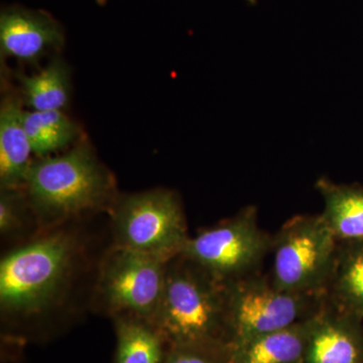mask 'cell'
<instances>
[{
	"label": "cell",
	"mask_w": 363,
	"mask_h": 363,
	"mask_svg": "<svg viewBox=\"0 0 363 363\" xmlns=\"http://www.w3.org/2000/svg\"><path fill=\"white\" fill-rule=\"evenodd\" d=\"M23 189L35 220L44 226L111 210L118 196L111 171L84 138L61 154L33 160Z\"/></svg>",
	"instance_id": "6da1fadb"
},
{
	"label": "cell",
	"mask_w": 363,
	"mask_h": 363,
	"mask_svg": "<svg viewBox=\"0 0 363 363\" xmlns=\"http://www.w3.org/2000/svg\"><path fill=\"white\" fill-rule=\"evenodd\" d=\"M78 242L65 231L45 233L7 252L0 262V309L6 318L47 311L65 291Z\"/></svg>",
	"instance_id": "7a4b0ae2"
},
{
	"label": "cell",
	"mask_w": 363,
	"mask_h": 363,
	"mask_svg": "<svg viewBox=\"0 0 363 363\" xmlns=\"http://www.w3.org/2000/svg\"><path fill=\"white\" fill-rule=\"evenodd\" d=\"M226 317L225 283L184 255L169 260L154 321L169 345L226 346Z\"/></svg>",
	"instance_id": "3957f363"
},
{
	"label": "cell",
	"mask_w": 363,
	"mask_h": 363,
	"mask_svg": "<svg viewBox=\"0 0 363 363\" xmlns=\"http://www.w3.org/2000/svg\"><path fill=\"white\" fill-rule=\"evenodd\" d=\"M338 245L322 214L296 215L272 235L269 278L286 292L325 296Z\"/></svg>",
	"instance_id": "277c9868"
},
{
	"label": "cell",
	"mask_w": 363,
	"mask_h": 363,
	"mask_svg": "<svg viewBox=\"0 0 363 363\" xmlns=\"http://www.w3.org/2000/svg\"><path fill=\"white\" fill-rule=\"evenodd\" d=\"M114 245L169 262L190 238L179 195L159 188L118 195L109 210Z\"/></svg>",
	"instance_id": "5b68a950"
},
{
	"label": "cell",
	"mask_w": 363,
	"mask_h": 363,
	"mask_svg": "<svg viewBox=\"0 0 363 363\" xmlns=\"http://www.w3.org/2000/svg\"><path fill=\"white\" fill-rule=\"evenodd\" d=\"M226 346L288 328L312 317L325 296L281 290L262 272L226 284Z\"/></svg>",
	"instance_id": "8992f818"
},
{
	"label": "cell",
	"mask_w": 363,
	"mask_h": 363,
	"mask_svg": "<svg viewBox=\"0 0 363 363\" xmlns=\"http://www.w3.org/2000/svg\"><path fill=\"white\" fill-rule=\"evenodd\" d=\"M272 241V234L259 225L257 208L247 206L190 236L181 255L228 284L262 272Z\"/></svg>",
	"instance_id": "52a82bcc"
},
{
	"label": "cell",
	"mask_w": 363,
	"mask_h": 363,
	"mask_svg": "<svg viewBox=\"0 0 363 363\" xmlns=\"http://www.w3.org/2000/svg\"><path fill=\"white\" fill-rule=\"evenodd\" d=\"M169 262L114 245L99 267L97 296L111 317L128 315L154 323Z\"/></svg>",
	"instance_id": "ba28073f"
},
{
	"label": "cell",
	"mask_w": 363,
	"mask_h": 363,
	"mask_svg": "<svg viewBox=\"0 0 363 363\" xmlns=\"http://www.w3.org/2000/svg\"><path fill=\"white\" fill-rule=\"evenodd\" d=\"M65 33L58 21L45 11L9 6L0 14V52L2 58L35 64L59 50Z\"/></svg>",
	"instance_id": "9c48e42d"
},
{
	"label": "cell",
	"mask_w": 363,
	"mask_h": 363,
	"mask_svg": "<svg viewBox=\"0 0 363 363\" xmlns=\"http://www.w3.org/2000/svg\"><path fill=\"white\" fill-rule=\"evenodd\" d=\"M362 320L325 300L310 319L305 363H363Z\"/></svg>",
	"instance_id": "30bf717a"
},
{
	"label": "cell",
	"mask_w": 363,
	"mask_h": 363,
	"mask_svg": "<svg viewBox=\"0 0 363 363\" xmlns=\"http://www.w3.org/2000/svg\"><path fill=\"white\" fill-rule=\"evenodd\" d=\"M23 100L6 93L0 105V189H23L33 155L23 124Z\"/></svg>",
	"instance_id": "8fae6325"
},
{
	"label": "cell",
	"mask_w": 363,
	"mask_h": 363,
	"mask_svg": "<svg viewBox=\"0 0 363 363\" xmlns=\"http://www.w3.org/2000/svg\"><path fill=\"white\" fill-rule=\"evenodd\" d=\"M310 319L227 348L228 363H305Z\"/></svg>",
	"instance_id": "7c38bea8"
},
{
	"label": "cell",
	"mask_w": 363,
	"mask_h": 363,
	"mask_svg": "<svg viewBox=\"0 0 363 363\" xmlns=\"http://www.w3.org/2000/svg\"><path fill=\"white\" fill-rule=\"evenodd\" d=\"M325 300L363 319V240L339 241Z\"/></svg>",
	"instance_id": "4fadbf2b"
},
{
	"label": "cell",
	"mask_w": 363,
	"mask_h": 363,
	"mask_svg": "<svg viewBox=\"0 0 363 363\" xmlns=\"http://www.w3.org/2000/svg\"><path fill=\"white\" fill-rule=\"evenodd\" d=\"M315 188L323 198L322 216L338 241L363 240V187L320 178Z\"/></svg>",
	"instance_id": "5bb4252c"
},
{
	"label": "cell",
	"mask_w": 363,
	"mask_h": 363,
	"mask_svg": "<svg viewBox=\"0 0 363 363\" xmlns=\"http://www.w3.org/2000/svg\"><path fill=\"white\" fill-rule=\"evenodd\" d=\"M20 96L30 111H64L71 97L69 67L60 57H55L37 73L18 75Z\"/></svg>",
	"instance_id": "9a60e30c"
},
{
	"label": "cell",
	"mask_w": 363,
	"mask_h": 363,
	"mask_svg": "<svg viewBox=\"0 0 363 363\" xmlns=\"http://www.w3.org/2000/svg\"><path fill=\"white\" fill-rule=\"evenodd\" d=\"M116 363H162L169 343L156 325L140 318L114 316Z\"/></svg>",
	"instance_id": "2e32d148"
},
{
	"label": "cell",
	"mask_w": 363,
	"mask_h": 363,
	"mask_svg": "<svg viewBox=\"0 0 363 363\" xmlns=\"http://www.w3.org/2000/svg\"><path fill=\"white\" fill-rule=\"evenodd\" d=\"M23 124L37 157L58 155L82 140L78 124L64 111H26Z\"/></svg>",
	"instance_id": "e0dca14e"
},
{
	"label": "cell",
	"mask_w": 363,
	"mask_h": 363,
	"mask_svg": "<svg viewBox=\"0 0 363 363\" xmlns=\"http://www.w3.org/2000/svg\"><path fill=\"white\" fill-rule=\"evenodd\" d=\"M28 213H33V210L25 189H0V234L2 238H11L23 233L28 222Z\"/></svg>",
	"instance_id": "ac0fdd59"
},
{
	"label": "cell",
	"mask_w": 363,
	"mask_h": 363,
	"mask_svg": "<svg viewBox=\"0 0 363 363\" xmlns=\"http://www.w3.org/2000/svg\"><path fill=\"white\" fill-rule=\"evenodd\" d=\"M162 363H228V350L221 344H173Z\"/></svg>",
	"instance_id": "d6986e66"
},
{
	"label": "cell",
	"mask_w": 363,
	"mask_h": 363,
	"mask_svg": "<svg viewBox=\"0 0 363 363\" xmlns=\"http://www.w3.org/2000/svg\"><path fill=\"white\" fill-rule=\"evenodd\" d=\"M248 2H250V4H255V1H257V0H247Z\"/></svg>",
	"instance_id": "ffe728a7"
}]
</instances>
